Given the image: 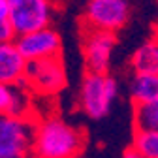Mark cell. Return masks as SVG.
I'll list each match as a JSON object with an SVG mask.
<instances>
[{
	"instance_id": "2e32d148",
	"label": "cell",
	"mask_w": 158,
	"mask_h": 158,
	"mask_svg": "<svg viewBox=\"0 0 158 158\" xmlns=\"http://www.w3.org/2000/svg\"><path fill=\"white\" fill-rule=\"evenodd\" d=\"M121 158H143V156H141L139 152H137L134 147H128V149L123 152V156H121Z\"/></svg>"
},
{
	"instance_id": "3957f363",
	"label": "cell",
	"mask_w": 158,
	"mask_h": 158,
	"mask_svg": "<svg viewBox=\"0 0 158 158\" xmlns=\"http://www.w3.org/2000/svg\"><path fill=\"white\" fill-rule=\"evenodd\" d=\"M36 124L32 117L0 118V158H34Z\"/></svg>"
},
{
	"instance_id": "277c9868",
	"label": "cell",
	"mask_w": 158,
	"mask_h": 158,
	"mask_svg": "<svg viewBox=\"0 0 158 158\" xmlns=\"http://www.w3.org/2000/svg\"><path fill=\"white\" fill-rule=\"evenodd\" d=\"M25 83L32 90V94H38L42 98L56 96L60 90H64L68 77H66V66L60 56L42 58V60H32L27 66Z\"/></svg>"
},
{
	"instance_id": "5b68a950",
	"label": "cell",
	"mask_w": 158,
	"mask_h": 158,
	"mask_svg": "<svg viewBox=\"0 0 158 158\" xmlns=\"http://www.w3.org/2000/svg\"><path fill=\"white\" fill-rule=\"evenodd\" d=\"M8 6L10 23L17 36L51 27L55 15L53 0H8Z\"/></svg>"
},
{
	"instance_id": "30bf717a",
	"label": "cell",
	"mask_w": 158,
	"mask_h": 158,
	"mask_svg": "<svg viewBox=\"0 0 158 158\" xmlns=\"http://www.w3.org/2000/svg\"><path fill=\"white\" fill-rule=\"evenodd\" d=\"M28 60L19 51L15 42L0 44V85L23 83Z\"/></svg>"
},
{
	"instance_id": "6da1fadb",
	"label": "cell",
	"mask_w": 158,
	"mask_h": 158,
	"mask_svg": "<svg viewBox=\"0 0 158 158\" xmlns=\"http://www.w3.org/2000/svg\"><path fill=\"white\" fill-rule=\"evenodd\" d=\"M85 149V134L64 118L49 115L36 124L34 158H79Z\"/></svg>"
},
{
	"instance_id": "8fae6325",
	"label": "cell",
	"mask_w": 158,
	"mask_h": 158,
	"mask_svg": "<svg viewBox=\"0 0 158 158\" xmlns=\"http://www.w3.org/2000/svg\"><path fill=\"white\" fill-rule=\"evenodd\" d=\"M134 73H158V36L149 38L130 58Z\"/></svg>"
},
{
	"instance_id": "4fadbf2b",
	"label": "cell",
	"mask_w": 158,
	"mask_h": 158,
	"mask_svg": "<svg viewBox=\"0 0 158 158\" xmlns=\"http://www.w3.org/2000/svg\"><path fill=\"white\" fill-rule=\"evenodd\" d=\"M132 147L143 158H158V130H135Z\"/></svg>"
},
{
	"instance_id": "7a4b0ae2",
	"label": "cell",
	"mask_w": 158,
	"mask_h": 158,
	"mask_svg": "<svg viewBox=\"0 0 158 158\" xmlns=\"http://www.w3.org/2000/svg\"><path fill=\"white\" fill-rule=\"evenodd\" d=\"M117 96H118V83L113 75L87 72L81 79L77 102L81 111L89 118L100 121L111 111Z\"/></svg>"
},
{
	"instance_id": "52a82bcc",
	"label": "cell",
	"mask_w": 158,
	"mask_h": 158,
	"mask_svg": "<svg viewBox=\"0 0 158 158\" xmlns=\"http://www.w3.org/2000/svg\"><path fill=\"white\" fill-rule=\"evenodd\" d=\"M115 45H117V36L113 32L87 28L81 40V51L87 72L107 73Z\"/></svg>"
},
{
	"instance_id": "9c48e42d",
	"label": "cell",
	"mask_w": 158,
	"mask_h": 158,
	"mask_svg": "<svg viewBox=\"0 0 158 158\" xmlns=\"http://www.w3.org/2000/svg\"><path fill=\"white\" fill-rule=\"evenodd\" d=\"M0 113L2 117L32 115V90L25 81L13 85H0Z\"/></svg>"
},
{
	"instance_id": "7c38bea8",
	"label": "cell",
	"mask_w": 158,
	"mask_h": 158,
	"mask_svg": "<svg viewBox=\"0 0 158 158\" xmlns=\"http://www.w3.org/2000/svg\"><path fill=\"white\" fill-rule=\"evenodd\" d=\"M130 98L134 106L158 100V73H134L130 79Z\"/></svg>"
},
{
	"instance_id": "9a60e30c",
	"label": "cell",
	"mask_w": 158,
	"mask_h": 158,
	"mask_svg": "<svg viewBox=\"0 0 158 158\" xmlns=\"http://www.w3.org/2000/svg\"><path fill=\"white\" fill-rule=\"evenodd\" d=\"M17 40L13 25L10 21H0V44H11Z\"/></svg>"
},
{
	"instance_id": "ba28073f",
	"label": "cell",
	"mask_w": 158,
	"mask_h": 158,
	"mask_svg": "<svg viewBox=\"0 0 158 158\" xmlns=\"http://www.w3.org/2000/svg\"><path fill=\"white\" fill-rule=\"evenodd\" d=\"M15 45L25 55L28 62L32 60H42V58H51V56H60L62 51V38L53 27L36 30L30 34L17 36Z\"/></svg>"
},
{
	"instance_id": "8992f818",
	"label": "cell",
	"mask_w": 158,
	"mask_h": 158,
	"mask_svg": "<svg viewBox=\"0 0 158 158\" xmlns=\"http://www.w3.org/2000/svg\"><path fill=\"white\" fill-rule=\"evenodd\" d=\"M130 0H87L83 19L87 28L117 32L130 19Z\"/></svg>"
},
{
	"instance_id": "5bb4252c",
	"label": "cell",
	"mask_w": 158,
	"mask_h": 158,
	"mask_svg": "<svg viewBox=\"0 0 158 158\" xmlns=\"http://www.w3.org/2000/svg\"><path fill=\"white\" fill-rule=\"evenodd\" d=\"M135 130H158V100L134 107Z\"/></svg>"
}]
</instances>
